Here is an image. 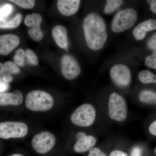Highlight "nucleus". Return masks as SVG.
Segmentation results:
<instances>
[{
    "label": "nucleus",
    "mask_w": 156,
    "mask_h": 156,
    "mask_svg": "<svg viewBox=\"0 0 156 156\" xmlns=\"http://www.w3.org/2000/svg\"><path fill=\"white\" fill-rule=\"evenodd\" d=\"M154 151L155 153L156 154V147H155V148Z\"/></svg>",
    "instance_id": "obj_37"
},
{
    "label": "nucleus",
    "mask_w": 156,
    "mask_h": 156,
    "mask_svg": "<svg viewBox=\"0 0 156 156\" xmlns=\"http://www.w3.org/2000/svg\"><path fill=\"white\" fill-rule=\"evenodd\" d=\"M25 57L30 64L34 66H37L39 64V60L38 56L33 50L31 49H27L26 50Z\"/></svg>",
    "instance_id": "obj_23"
},
{
    "label": "nucleus",
    "mask_w": 156,
    "mask_h": 156,
    "mask_svg": "<svg viewBox=\"0 0 156 156\" xmlns=\"http://www.w3.org/2000/svg\"><path fill=\"white\" fill-rule=\"evenodd\" d=\"M5 73V65L3 63L0 62V74H2L3 73Z\"/></svg>",
    "instance_id": "obj_35"
},
{
    "label": "nucleus",
    "mask_w": 156,
    "mask_h": 156,
    "mask_svg": "<svg viewBox=\"0 0 156 156\" xmlns=\"http://www.w3.org/2000/svg\"><path fill=\"white\" fill-rule=\"evenodd\" d=\"M56 143V137L52 133L43 131L36 134L32 141V145L37 153H47L53 149Z\"/></svg>",
    "instance_id": "obj_7"
},
{
    "label": "nucleus",
    "mask_w": 156,
    "mask_h": 156,
    "mask_svg": "<svg viewBox=\"0 0 156 156\" xmlns=\"http://www.w3.org/2000/svg\"><path fill=\"white\" fill-rule=\"evenodd\" d=\"M22 19V15L17 13L13 18L9 17L0 19V28L9 29L16 28L19 26Z\"/></svg>",
    "instance_id": "obj_17"
},
{
    "label": "nucleus",
    "mask_w": 156,
    "mask_h": 156,
    "mask_svg": "<svg viewBox=\"0 0 156 156\" xmlns=\"http://www.w3.org/2000/svg\"><path fill=\"white\" fill-rule=\"evenodd\" d=\"M13 7L10 4H6L0 9V19L9 17L13 11Z\"/></svg>",
    "instance_id": "obj_26"
},
{
    "label": "nucleus",
    "mask_w": 156,
    "mask_h": 156,
    "mask_svg": "<svg viewBox=\"0 0 156 156\" xmlns=\"http://www.w3.org/2000/svg\"><path fill=\"white\" fill-rule=\"evenodd\" d=\"M96 116L94 107L90 104H84L76 109L71 116L70 120L74 125L87 127L93 124Z\"/></svg>",
    "instance_id": "obj_4"
},
{
    "label": "nucleus",
    "mask_w": 156,
    "mask_h": 156,
    "mask_svg": "<svg viewBox=\"0 0 156 156\" xmlns=\"http://www.w3.org/2000/svg\"><path fill=\"white\" fill-rule=\"evenodd\" d=\"M3 80L5 83H9L13 80V78L11 76L9 75H5L3 76Z\"/></svg>",
    "instance_id": "obj_34"
},
{
    "label": "nucleus",
    "mask_w": 156,
    "mask_h": 156,
    "mask_svg": "<svg viewBox=\"0 0 156 156\" xmlns=\"http://www.w3.org/2000/svg\"><path fill=\"white\" fill-rule=\"evenodd\" d=\"M28 133V127L22 122H0V138H21Z\"/></svg>",
    "instance_id": "obj_6"
},
{
    "label": "nucleus",
    "mask_w": 156,
    "mask_h": 156,
    "mask_svg": "<svg viewBox=\"0 0 156 156\" xmlns=\"http://www.w3.org/2000/svg\"><path fill=\"white\" fill-rule=\"evenodd\" d=\"M11 156H23L22 155L19 154H14L12 155Z\"/></svg>",
    "instance_id": "obj_36"
},
{
    "label": "nucleus",
    "mask_w": 156,
    "mask_h": 156,
    "mask_svg": "<svg viewBox=\"0 0 156 156\" xmlns=\"http://www.w3.org/2000/svg\"><path fill=\"white\" fill-rule=\"evenodd\" d=\"M54 100L52 95L42 90H34L27 95L25 105L30 110L44 112L53 107Z\"/></svg>",
    "instance_id": "obj_2"
},
{
    "label": "nucleus",
    "mask_w": 156,
    "mask_h": 156,
    "mask_svg": "<svg viewBox=\"0 0 156 156\" xmlns=\"http://www.w3.org/2000/svg\"><path fill=\"white\" fill-rule=\"evenodd\" d=\"M43 20L41 15L37 13H33L26 16L24 22L25 25L31 27L28 34L33 40L39 41L43 39V32L41 28V24Z\"/></svg>",
    "instance_id": "obj_10"
},
{
    "label": "nucleus",
    "mask_w": 156,
    "mask_h": 156,
    "mask_svg": "<svg viewBox=\"0 0 156 156\" xmlns=\"http://www.w3.org/2000/svg\"><path fill=\"white\" fill-rule=\"evenodd\" d=\"M83 28L88 47L95 51L102 48L108 38L106 24L103 18L95 12L90 13L84 20Z\"/></svg>",
    "instance_id": "obj_1"
},
{
    "label": "nucleus",
    "mask_w": 156,
    "mask_h": 156,
    "mask_svg": "<svg viewBox=\"0 0 156 156\" xmlns=\"http://www.w3.org/2000/svg\"><path fill=\"white\" fill-rule=\"evenodd\" d=\"M52 34L53 38L58 47L67 51L69 43L68 32L66 28L61 25L56 26L52 30Z\"/></svg>",
    "instance_id": "obj_14"
},
{
    "label": "nucleus",
    "mask_w": 156,
    "mask_h": 156,
    "mask_svg": "<svg viewBox=\"0 0 156 156\" xmlns=\"http://www.w3.org/2000/svg\"><path fill=\"white\" fill-rule=\"evenodd\" d=\"M147 2L150 5L151 11L154 13L156 14V0H150V1H147Z\"/></svg>",
    "instance_id": "obj_32"
},
{
    "label": "nucleus",
    "mask_w": 156,
    "mask_h": 156,
    "mask_svg": "<svg viewBox=\"0 0 156 156\" xmlns=\"http://www.w3.org/2000/svg\"><path fill=\"white\" fill-rule=\"evenodd\" d=\"M145 64L147 67L156 69V50H154L150 56L146 57Z\"/></svg>",
    "instance_id": "obj_25"
},
{
    "label": "nucleus",
    "mask_w": 156,
    "mask_h": 156,
    "mask_svg": "<svg viewBox=\"0 0 156 156\" xmlns=\"http://www.w3.org/2000/svg\"><path fill=\"white\" fill-rule=\"evenodd\" d=\"M139 98L140 101L143 103L156 105V92L149 90H143L140 93Z\"/></svg>",
    "instance_id": "obj_18"
},
{
    "label": "nucleus",
    "mask_w": 156,
    "mask_h": 156,
    "mask_svg": "<svg viewBox=\"0 0 156 156\" xmlns=\"http://www.w3.org/2000/svg\"><path fill=\"white\" fill-rule=\"evenodd\" d=\"M23 101V95L21 91L14 90L12 93L0 94V105H18Z\"/></svg>",
    "instance_id": "obj_16"
},
{
    "label": "nucleus",
    "mask_w": 156,
    "mask_h": 156,
    "mask_svg": "<svg viewBox=\"0 0 156 156\" xmlns=\"http://www.w3.org/2000/svg\"><path fill=\"white\" fill-rule=\"evenodd\" d=\"M123 1L121 0H108L106 1V5L105 7L104 11L106 14L112 13L115 10L119 8L122 4Z\"/></svg>",
    "instance_id": "obj_20"
},
{
    "label": "nucleus",
    "mask_w": 156,
    "mask_h": 156,
    "mask_svg": "<svg viewBox=\"0 0 156 156\" xmlns=\"http://www.w3.org/2000/svg\"><path fill=\"white\" fill-rule=\"evenodd\" d=\"M80 3L79 0H59L57 2V8L62 15L70 16L78 11Z\"/></svg>",
    "instance_id": "obj_15"
},
{
    "label": "nucleus",
    "mask_w": 156,
    "mask_h": 156,
    "mask_svg": "<svg viewBox=\"0 0 156 156\" xmlns=\"http://www.w3.org/2000/svg\"><path fill=\"white\" fill-rule=\"evenodd\" d=\"M9 88V85L7 83L0 80V92L5 91Z\"/></svg>",
    "instance_id": "obj_33"
},
{
    "label": "nucleus",
    "mask_w": 156,
    "mask_h": 156,
    "mask_svg": "<svg viewBox=\"0 0 156 156\" xmlns=\"http://www.w3.org/2000/svg\"><path fill=\"white\" fill-rule=\"evenodd\" d=\"M147 46L151 50H156V33L149 39L147 43Z\"/></svg>",
    "instance_id": "obj_28"
},
{
    "label": "nucleus",
    "mask_w": 156,
    "mask_h": 156,
    "mask_svg": "<svg viewBox=\"0 0 156 156\" xmlns=\"http://www.w3.org/2000/svg\"><path fill=\"white\" fill-rule=\"evenodd\" d=\"M137 19V14L132 9H126L119 11L112 20V30L119 33L131 28Z\"/></svg>",
    "instance_id": "obj_3"
},
{
    "label": "nucleus",
    "mask_w": 156,
    "mask_h": 156,
    "mask_svg": "<svg viewBox=\"0 0 156 156\" xmlns=\"http://www.w3.org/2000/svg\"><path fill=\"white\" fill-rule=\"evenodd\" d=\"M25 53L24 50L21 48L16 51L13 58L14 63L20 66H23L25 62Z\"/></svg>",
    "instance_id": "obj_21"
},
{
    "label": "nucleus",
    "mask_w": 156,
    "mask_h": 156,
    "mask_svg": "<svg viewBox=\"0 0 156 156\" xmlns=\"http://www.w3.org/2000/svg\"><path fill=\"white\" fill-rule=\"evenodd\" d=\"M156 30V20L151 19L141 22L133 30L132 34L137 41L143 40L147 32Z\"/></svg>",
    "instance_id": "obj_13"
},
{
    "label": "nucleus",
    "mask_w": 156,
    "mask_h": 156,
    "mask_svg": "<svg viewBox=\"0 0 156 156\" xmlns=\"http://www.w3.org/2000/svg\"><path fill=\"white\" fill-rule=\"evenodd\" d=\"M9 2L24 9H32L35 4V2L34 0H11Z\"/></svg>",
    "instance_id": "obj_22"
},
{
    "label": "nucleus",
    "mask_w": 156,
    "mask_h": 156,
    "mask_svg": "<svg viewBox=\"0 0 156 156\" xmlns=\"http://www.w3.org/2000/svg\"><path fill=\"white\" fill-rule=\"evenodd\" d=\"M109 156H128L127 154L122 151L115 150L112 151Z\"/></svg>",
    "instance_id": "obj_30"
},
{
    "label": "nucleus",
    "mask_w": 156,
    "mask_h": 156,
    "mask_svg": "<svg viewBox=\"0 0 156 156\" xmlns=\"http://www.w3.org/2000/svg\"><path fill=\"white\" fill-rule=\"evenodd\" d=\"M108 115L112 119L123 122L128 116V109L126 99L116 92L112 93L108 101Z\"/></svg>",
    "instance_id": "obj_5"
},
{
    "label": "nucleus",
    "mask_w": 156,
    "mask_h": 156,
    "mask_svg": "<svg viewBox=\"0 0 156 156\" xmlns=\"http://www.w3.org/2000/svg\"><path fill=\"white\" fill-rule=\"evenodd\" d=\"M77 141L74 146V151L78 153H83L90 150L96 143V139L92 135H87L83 132H80L76 135Z\"/></svg>",
    "instance_id": "obj_11"
},
{
    "label": "nucleus",
    "mask_w": 156,
    "mask_h": 156,
    "mask_svg": "<svg viewBox=\"0 0 156 156\" xmlns=\"http://www.w3.org/2000/svg\"><path fill=\"white\" fill-rule=\"evenodd\" d=\"M138 79L143 83H156V75H154L148 70H144L140 71L138 74Z\"/></svg>",
    "instance_id": "obj_19"
},
{
    "label": "nucleus",
    "mask_w": 156,
    "mask_h": 156,
    "mask_svg": "<svg viewBox=\"0 0 156 156\" xmlns=\"http://www.w3.org/2000/svg\"><path fill=\"white\" fill-rule=\"evenodd\" d=\"M61 70L62 75L68 80L75 79L80 74L81 68L74 57L65 54L61 59Z\"/></svg>",
    "instance_id": "obj_9"
},
{
    "label": "nucleus",
    "mask_w": 156,
    "mask_h": 156,
    "mask_svg": "<svg viewBox=\"0 0 156 156\" xmlns=\"http://www.w3.org/2000/svg\"><path fill=\"white\" fill-rule=\"evenodd\" d=\"M110 74L112 80L119 87H127L131 83V71L125 65H115L111 69Z\"/></svg>",
    "instance_id": "obj_8"
},
{
    "label": "nucleus",
    "mask_w": 156,
    "mask_h": 156,
    "mask_svg": "<svg viewBox=\"0 0 156 156\" xmlns=\"http://www.w3.org/2000/svg\"><path fill=\"white\" fill-rule=\"evenodd\" d=\"M141 150L139 147H135L131 151V156H142Z\"/></svg>",
    "instance_id": "obj_31"
},
{
    "label": "nucleus",
    "mask_w": 156,
    "mask_h": 156,
    "mask_svg": "<svg viewBox=\"0 0 156 156\" xmlns=\"http://www.w3.org/2000/svg\"><path fill=\"white\" fill-rule=\"evenodd\" d=\"M88 156H107L103 151L98 147H93L89 151Z\"/></svg>",
    "instance_id": "obj_27"
},
{
    "label": "nucleus",
    "mask_w": 156,
    "mask_h": 156,
    "mask_svg": "<svg viewBox=\"0 0 156 156\" xmlns=\"http://www.w3.org/2000/svg\"><path fill=\"white\" fill-rule=\"evenodd\" d=\"M149 131L151 134L156 136V120L151 124L149 128Z\"/></svg>",
    "instance_id": "obj_29"
},
{
    "label": "nucleus",
    "mask_w": 156,
    "mask_h": 156,
    "mask_svg": "<svg viewBox=\"0 0 156 156\" xmlns=\"http://www.w3.org/2000/svg\"><path fill=\"white\" fill-rule=\"evenodd\" d=\"M4 65L5 72L9 73L10 74H17L20 72V70L19 68L17 67V65L12 62H6L4 63Z\"/></svg>",
    "instance_id": "obj_24"
},
{
    "label": "nucleus",
    "mask_w": 156,
    "mask_h": 156,
    "mask_svg": "<svg viewBox=\"0 0 156 156\" xmlns=\"http://www.w3.org/2000/svg\"><path fill=\"white\" fill-rule=\"evenodd\" d=\"M19 37L14 34L0 36V55L6 56L19 45Z\"/></svg>",
    "instance_id": "obj_12"
}]
</instances>
